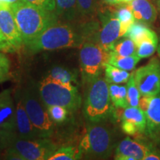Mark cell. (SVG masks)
<instances>
[{"label":"cell","instance_id":"1","mask_svg":"<svg viewBox=\"0 0 160 160\" xmlns=\"http://www.w3.org/2000/svg\"><path fill=\"white\" fill-rule=\"evenodd\" d=\"M99 28V23L90 19L76 22L59 20L25 46L33 53L43 51L81 48L85 42L93 41Z\"/></svg>","mask_w":160,"mask_h":160},{"label":"cell","instance_id":"2","mask_svg":"<svg viewBox=\"0 0 160 160\" xmlns=\"http://www.w3.org/2000/svg\"><path fill=\"white\" fill-rule=\"evenodd\" d=\"M24 45L39 37L52 24L59 21L55 12H51L34 5L22 1L11 5Z\"/></svg>","mask_w":160,"mask_h":160},{"label":"cell","instance_id":"3","mask_svg":"<svg viewBox=\"0 0 160 160\" xmlns=\"http://www.w3.org/2000/svg\"><path fill=\"white\" fill-rule=\"evenodd\" d=\"M0 149L5 150V159L48 160L57 150L49 138L27 139L13 133L0 139Z\"/></svg>","mask_w":160,"mask_h":160},{"label":"cell","instance_id":"4","mask_svg":"<svg viewBox=\"0 0 160 160\" xmlns=\"http://www.w3.org/2000/svg\"><path fill=\"white\" fill-rule=\"evenodd\" d=\"M114 148V134L109 125L102 122H88L87 131L79 145L82 157L107 159Z\"/></svg>","mask_w":160,"mask_h":160},{"label":"cell","instance_id":"5","mask_svg":"<svg viewBox=\"0 0 160 160\" xmlns=\"http://www.w3.org/2000/svg\"><path fill=\"white\" fill-rule=\"evenodd\" d=\"M83 113L87 122H97L105 121L112 112L109 83L100 76L86 85Z\"/></svg>","mask_w":160,"mask_h":160},{"label":"cell","instance_id":"6","mask_svg":"<svg viewBox=\"0 0 160 160\" xmlns=\"http://www.w3.org/2000/svg\"><path fill=\"white\" fill-rule=\"evenodd\" d=\"M37 88L46 107L60 105L68 111H77L81 106V96L74 85H65L45 76L38 82Z\"/></svg>","mask_w":160,"mask_h":160},{"label":"cell","instance_id":"7","mask_svg":"<svg viewBox=\"0 0 160 160\" xmlns=\"http://www.w3.org/2000/svg\"><path fill=\"white\" fill-rule=\"evenodd\" d=\"M26 111L40 137L49 138L53 134L54 125L47 107L40 99L37 85L30 86L21 91Z\"/></svg>","mask_w":160,"mask_h":160},{"label":"cell","instance_id":"8","mask_svg":"<svg viewBox=\"0 0 160 160\" xmlns=\"http://www.w3.org/2000/svg\"><path fill=\"white\" fill-rule=\"evenodd\" d=\"M110 52L93 41L83 44L79 51V63L82 79L85 85L101 76L108 62Z\"/></svg>","mask_w":160,"mask_h":160},{"label":"cell","instance_id":"9","mask_svg":"<svg viewBox=\"0 0 160 160\" xmlns=\"http://www.w3.org/2000/svg\"><path fill=\"white\" fill-rule=\"evenodd\" d=\"M136 85L141 96L156 97L160 93V62L153 58L147 65L133 72Z\"/></svg>","mask_w":160,"mask_h":160},{"label":"cell","instance_id":"10","mask_svg":"<svg viewBox=\"0 0 160 160\" xmlns=\"http://www.w3.org/2000/svg\"><path fill=\"white\" fill-rule=\"evenodd\" d=\"M99 16L102 25L96 33L93 42L110 52L116 42L122 37L121 23L113 12L105 11L99 13Z\"/></svg>","mask_w":160,"mask_h":160},{"label":"cell","instance_id":"11","mask_svg":"<svg viewBox=\"0 0 160 160\" xmlns=\"http://www.w3.org/2000/svg\"><path fill=\"white\" fill-rule=\"evenodd\" d=\"M17 133L16 106L11 90L6 89L0 93V139Z\"/></svg>","mask_w":160,"mask_h":160},{"label":"cell","instance_id":"12","mask_svg":"<svg viewBox=\"0 0 160 160\" xmlns=\"http://www.w3.org/2000/svg\"><path fill=\"white\" fill-rule=\"evenodd\" d=\"M0 31L13 51L24 45L11 7L0 9Z\"/></svg>","mask_w":160,"mask_h":160},{"label":"cell","instance_id":"13","mask_svg":"<svg viewBox=\"0 0 160 160\" xmlns=\"http://www.w3.org/2000/svg\"><path fill=\"white\" fill-rule=\"evenodd\" d=\"M153 148L141 141L126 137L121 141L115 150L114 159L117 160H143Z\"/></svg>","mask_w":160,"mask_h":160},{"label":"cell","instance_id":"14","mask_svg":"<svg viewBox=\"0 0 160 160\" xmlns=\"http://www.w3.org/2000/svg\"><path fill=\"white\" fill-rule=\"evenodd\" d=\"M16 106V127L18 136L27 139L39 138V135L34 126L31 123V119L26 111L24 105L21 91H17L15 94Z\"/></svg>","mask_w":160,"mask_h":160},{"label":"cell","instance_id":"15","mask_svg":"<svg viewBox=\"0 0 160 160\" xmlns=\"http://www.w3.org/2000/svg\"><path fill=\"white\" fill-rule=\"evenodd\" d=\"M121 128L124 133L134 136L142 133L146 128V116L139 107L128 106L121 116Z\"/></svg>","mask_w":160,"mask_h":160},{"label":"cell","instance_id":"16","mask_svg":"<svg viewBox=\"0 0 160 160\" xmlns=\"http://www.w3.org/2000/svg\"><path fill=\"white\" fill-rule=\"evenodd\" d=\"M146 116L145 133L155 142H160V96L151 98Z\"/></svg>","mask_w":160,"mask_h":160},{"label":"cell","instance_id":"17","mask_svg":"<svg viewBox=\"0 0 160 160\" xmlns=\"http://www.w3.org/2000/svg\"><path fill=\"white\" fill-rule=\"evenodd\" d=\"M126 4L131 10L137 22L151 25L157 19V9L148 0H133Z\"/></svg>","mask_w":160,"mask_h":160},{"label":"cell","instance_id":"18","mask_svg":"<svg viewBox=\"0 0 160 160\" xmlns=\"http://www.w3.org/2000/svg\"><path fill=\"white\" fill-rule=\"evenodd\" d=\"M55 13L59 21H79L77 0H55Z\"/></svg>","mask_w":160,"mask_h":160},{"label":"cell","instance_id":"19","mask_svg":"<svg viewBox=\"0 0 160 160\" xmlns=\"http://www.w3.org/2000/svg\"><path fill=\"white\" fill-rule=\"evenodd\" d=\"M124 37H128L133 41L137 47L142 42L147 39H158L157 33L148 28L145 24L135 22L132 25Z\"/></svg>","mask_w":160,"mask_h":160},{"label":"cell","instance_id":"20","mask_svg":"<svg viewBox=\"0 0 160 160\" xmlns=\"http://www.w3.org/2000/svg\"><path fill=\"white\" fill-rule=\"evenodd\" d=\"M53 80L59 82L65 85H74L77 82V73L63 66H53L46 75Z\"/></svg>","mask_w":160,"mask_h":160},{"label":"cell","instance_id":"21","mask_svg":"<svg viewBox=\"0 0 160 160\" xmlns=\"http://www.w3.org/2000/svg\"><path fill=\"white\" fill-rule=\"evenodd\" d=\"M140 59H141L137 55L123 57V56L117 55L113 52L110 51L109 58L107 63L119 68L125 70V71H130L134 68Z\"/></svg>","mask_w":160,"mask_h":160},{"label":"cell","instance_id":"22","mask_svg":"<svg viewBox=\"0 0 160 160\" xmlns=\"http://www.w3.org/2000/svg\"><path fill=\"white\" fill-rule=\"evenodd\" d=\"M110 97L113 105L117 108H126L128 107L127 99V87L119 84H109Z\"/></svg>","mask_w":160,"mask_h":160},{"label":"cell","instance_id":"23","mask_svg":"<svg viewBox=\"0 0 160 160\" xmlns=\"http://www.w3.org/2000/svg\"><path fill=\"white\" fill-rule=\"evenodd\" d=\"M113 13L121 23L122 35L124 37L129 28L136 22L135 18L131 10L126 3L121 4L119 7L113 11Z\"/></svg>","mask_w":160,"mask_h":160},{"label":"cell","instance_id":"24","mask_svg":"<svg viewBox=\"0 0 160 160\" xmlns=\"http://www.w3.org/2000/svg\"><path fill=\"white\" fill-rule=\"evenodd\" d=\"M104 70H105V79L109 84L127 82L131 77V73H129L128 71L119 68L108 63L105 64Z\"/></svg>","mask_w":160,"mask_h":160},{"label":"cell","instance_id":"25","mask_svg":"<svg viewBox=\"0 0 160 160\" xmlns=\"http://www.w3.org/2000/svg\"><path fill=\"white\" fill-rule=\"evenodd\" d=\"M137 45L133 40L128 37H124L120 40L118 39L111 50V51L116 54L123 57L137 55Z\"/></svg>","mask_w":160,"mask_h":160},{"label":"cell","instance_id":"26","mask_svg":"<svg viewBox=\"0 0 160 160\" xmlns=\"http://www.w3.org/2000/svg\"><path fill=\"white\" fill-rule=\"evenodd\" d=\"M79 20H89L97 11V0H77Z\"/></svg>","mask_w":160,"mask_h":160},{"label":"cell","instance_id":"27","mask_svg":"<svg viewBox=\"0 0 160 160\" xmlns=\"http://www.w3.org/2000/svg\"><path fill=\"white\" fill-rule=\"evenodd\" d=\"M82 157L79 149L73 146H65L57 149L48 160H73Z\"/></svg>","mask_w":160,"mask_h":160},{"label":"cell","instance_id":"28","mask_svg":"<svg viewBox=\"0 0 160 160\" xmlns=\"http://www.w3.org/2000/svg\"><path fill=\"white\" fill-rule=\"evenodd\" d=\"M127 99L128 106L131 107H138L141 93L136 85L134 79V73H131L128 81L127 82Z\"/></svg>","mask_w":160,"mask_h":160},{"label":"cell","instance_id":"29","mask_svg":"<svg viewBox=\"0 0 160 160\" xmlns=\"http://www.w3.org/2000/svg\"><path fill=\"white\" fill-rule=\"evenodd\" d=\"M158 45H159V39L145 40L137 46V55L140 59L151 57L157 50Z\"/></svg>","mask_w":160,"mask_h":160},{"label":"cell","instance_id":"30","mask_svg":"<svg viewBox=\"0 0 160 160\" xmlns=\"http://www.w3.org/2000/svg\"><path fill=\"white\" fill-rule=\"evenodd\" d=\"M48 112L53 123H62L68 117V110L60 105H50L47 107Z\"/></svg>","mask_w":160,"mask_h":160},{"label":"cell","instance_id":"31","mask_svg":"<svg viewBox=\"0 0 160 160\" xmlns=\"http://www.w3.org/2000/svg\"><path fill=\"white\" fill-rule=\"evenodd\" d=\"M11 62L8 57L0 51V83L7 81L10 77Z\"/></svg>","mask_w":160,"mask_h":160},{"label":"cell","instance_id":"32","mask_svg":"<svg viewBox=\"0 0 160 160\" xmlns=\"http://www.w3.org/2000/svg\"><path fill=\"white\" fill-rule=\"evenodd\" d=\"M24 1L31 3L32 5L38 6L39 8H42L45 9L46 11L51 12L55 11V0H24Z\"/></svg>","mask_w":160,"mask_h":160},{"label":"cell","instance_id":"33","mask_svg":"<svg viewBox=\"0 0 160 160\" xmlns=\"http://www.w3.org/2000/svg\"><path fill=\"white\" fill-rule=\"evenodd\" d=\"M151 97H148V96H141V97H140L138 107H139L145 113H146V111H147L148 108V106L150 102H151Z\"/></svg>","mask_w":160,"mask_h":160},{"label":"cell","instance_id":"34","mask_svg":"<svg viewBox=\"0 0 160 160\" xmlns=\"http://www.w3.org/2000/svg\"><path fill=\"white\" fill-rule=\"evenodd\" d=\"M143 160H160V153L153 148L145 156Z\"/></svg>","mask_w":160,"mask_h":160},{"label":"cell","instance_id":"35","mask_svg":"<svg viewBox=\"0 0 160 160\" xmlns=\"http://www.w3.org/2000/svg\"><path fill=\"white\" fill-rule=\"evenodd\" d=\"M0 51H13L11 48L10 47L8 43L6 42L4 38L2 33L0 31Z\"/></svg>","mask_w":160,"mask_h":160},{"label":"cell","instance_id":"36","mask_svg":"<svg viewBox=\"0 0 160 160\" xmlns=\"http://www.w3.org/2000/svg\"><path fill=\"white\" fill-rule=\"evenodd\" d=\"M102 2L109 5H119L121 4L125 3L124 0H102Z\"/></svg>","mask_w":160,"mask_h":160},{"label":"cell","instance_id":"37","mask_svg":"<svg viewBox=\"0 0 160 160\" xmlns=\"http://www.w3.org/2000/svg\"><path fill=\"white\" fill-rule=\"evenodd\" d=\"M10 7L11 5L9 3V0H0V9Z\"/></svg>","mask_w":160,"mask_h":160},{"label":"cell","instance_id":"38","mask_svg":"<svg viewBox=\"0 0 160 160\" xmlns=\"http://www.w3.org/2000/svg\"><path fill=\"white\" fill-rule=\"evenodd\" d=\"M19 1H22V0H9V3L10 5H13V4H14L16 2H18Z\"/></svg>","mask_w":160,"mask_h":160},{"label":"cell","instance_id":"39","mask_svg":"<svg viewBox=\"0 0 160 160\" xmlns=\"http://www.w3.org/2000/svg\"><path fill=\"white\" fill-rule=\"evenodd\" d=\"M157 51H158V54H159V57H160V42L159 43V45H158V48H157Z\"/></svg>","mask_w":160,"mask_h":160},{"label":"cell","instance_id":"40","mask_svg":"<svg viewBox=\"0 0 160 160\" xmlns=\"http://www.w3.org/2000/svg\"><path fill=\"white\" fill-rule=\"evenodd\" d=\"M157 6H158V8L160 11V0H157Z\"/></svg>","mask_w":160,"mask_h":160},{"label":"cell","instance_id":"41","mask_svg":"<svg viewBox=\"0 0 160 160\" xmlns=\"http://www.w3.org/2000/svg\"><path fill=\"white\" fill-rule=\"evenodd\" d=\"M125 1V3H128V2H130L131 1H133V0H124Z\"/></svg>","mask_w":160,"mask_h":160},{"label":"cell","instance_id":"42","mask_svg":"<svg viewBox=\"0 0 160 160\" xmlns=\"http://www.w3.org/2000/svg\"><path fill=\"white\" fill-rule=\"evenodd\" d=\"M0 150H1V149H0ZM0 155H1V151H0Z\"/></svg>","mask_w":160,"mask_h":160}]
</instances>
